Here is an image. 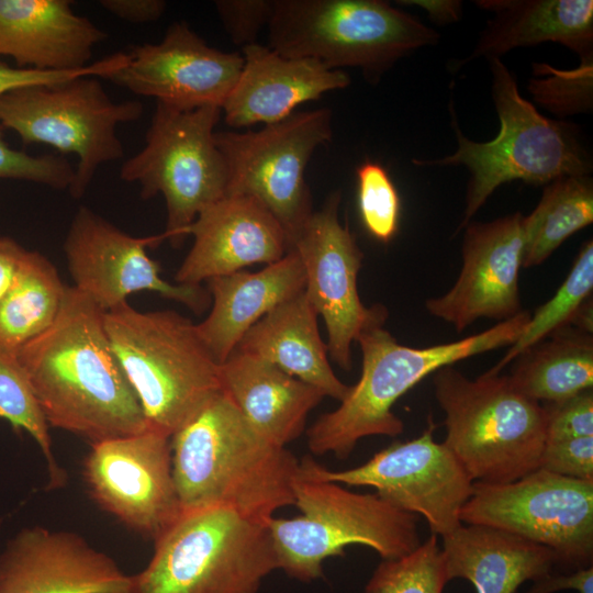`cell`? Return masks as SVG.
<instances>
[{"label":"cell","mask_w":593,"mask_h":593,"mask_svg":"<svg viewBox=\"0 0 593 593\" xmlns=\"http://www.w3.org/2000/svg\"><path fill=\"white\" fill-rule=\"evenodd\" d=\"M460 521L503 529L542 545L567 570L592 566L593 481L539 468L510 483L473 482Z\"/></svg>","instance_id":"obj_12"},{"label":"cell","mask_w":593,"mask_h":593,"mask_svg":"<svg viewBox=\"0 0 593 593\" xmlns=\"http://www.w3.org/2000/svg\"><path fill=\"white\" fill-rule=\"evenodd\" d=\"M212 306L198 333L221 365L245 333L271 310L305 289V273L291 248L259 271L238 270L206 281Z\"/></svg>","instance_id":"obj_25"},{"label":"cell","mask_w":593,"mask_h":593,"mask_svg":"<svg viewBox=\"0 0 593 593\" xmlns=\"http://www.w3.org/2000/svg\"><path fill=\"white\" fill-rule=\"evenodd\" d=\"M193 244L178 268L180 284L200 286L255 264H272L289 249L277 219L256 199L227 193L194 220Z\"/></svg>","instance_id":"obj_21"},{"label":"cell","mask_w":593,"mask_h":593,"mask_svg":"<svg viewBox=\"0 0 593 593\" xmlns=\"http://www.w3.org/2000/svg\"><path fill=\"white\" fill-rule=\"evenodd\" d=\"M513 361L510 381L537 402H557L593 388L592 332L564 326Z\"/></svg>","instance_id":"obj_29"},{"label":"cell","mask_w":593,"mask_h":593,"mask_svg":"<svg viewBox=\"0 0 593 593\" xmlns=\"http://www.w3.org/2000/svg\"><path fill=\"white\" fill-rule=\"evenodd\" d=\"M154 542L132 593H257L278 570L267 523L226 506L181 510Z\"/></svg>","instance_id":"obj_9"},{"label":"cell","mask_w":593,"mask_h":593,"mask_svg":"<svg viewBox=\"0 0 593 593\" xmlns=\"http://www.w3.org/2000/svg\"><path fill=\"white\" fill-rule=\"evenodd\" d=\"M143 104L114 102L94 76L18 88L0 99V126L27 144H45L78 157L69 192L79 199L97 169L123 157L120 124L137 121Z\"/></svg>","instance_id":"obj_11"},{"label":"cell","mask_w":593,"mask_h":593,"mask_svg":"<svg viewBox=\"0 0 593 593\" xmlns=\"http://www.w3.org/2000/svg\"><path fill=\"white\" fill-rule=\"evenodd\" d=\"M539 468L563 477L593 481V436L547 439Z\"/></svg>","instance_id":"obj_41"},{"label":"cell","mask_w":593,"mask_h":593,"mask_svg":"<svg viewBox=\"0 0 593 593\" xmlns=\"http://www.w3.org/2000/svg\"><path fill=\"white\" fill-rule=\"evenodd\" d=\"M332 111L294 112L259 131L215 132L228 172L227 193L259 201L289 237L313 212L305 181L306 166L317 147L333 135Z\"/></svg>","instance_id":"obj_13"},{"label":"cell","mask_w":593,"mask_h":593,"mask_svg":"<svg viewBox=\"0 0 593 593\" xmlns=\"http://www.w3.org/2000/svg\"><path fill=\"white\" fill-rule=\"evenodd\" d=\"M447 582L438 536L432 534L411 552L382 560L363 593H443Z\"/></svg>","instance_id":"obj_34"},{"label":"cell","mask_w":593,"mask_h":593,"mask_svg":"<svg viewBox=\"0 0 593 593\" xmlns=\"http://www.w3.org/2000/svg\"><path fill=\"white\" fill-rule=\"evenodd\" d=\"M530 315L522 311L475 335L422 348L401 345L383 328L384 322L365 327L356 338L362 353L361 376L337 409L321 415L307 428L310 451L346 459L365 437L402 434L404 423L392 412L402 395L443 367L512 346Z\"/></svg>","instance_id":"obj_4"},{"label":"cell","mask_w":593,"mask_h":593,"mask_svg":"<svg viewBox=\"0 0 593 593\" xmlns=\"http://www.w3.org/2000/svg\"><path fill=\"white\" fill-rule=\"evenodd\" d=\"M132 588L133 575L72 532L25 527L0 553V593H132Z\"/></svg>","instance_id":"obj_20"},{"label":"cell","mask_w":593,"mask_h":593,"mask_svg":"<svg viewBox=\"0 0 593 593\" xmlns=\"http://www.w3.org/2000/svg\"><path fill=\"white\" fill-rule=\"evenodd\" d=\"M83 478L100 507L155 540L180 514L170 436L153 427L91 445Z\"/></svg>","instance_id":"obj_17"},{"label":"cell","mask_w":593,"mask_h":593,"mask_svg":"<svg viewBox=\"0 0 593 593\" xmlns=\"http://www.w3.org/2000/svg\"><path fill=\"white\" fill-rule=\"evenodd\" d=\"M16 359L51 427L91 445L150 427L112 349L104 312L74 286H66L54 323Z\"/></svg>","instance_id":"obj_1"},{"label":"cell","mask_w":593,"mask_h":593,"mask_svg":"<svg viewBox=\"0 0 593 593\" xmlns=\"http://www.w3.org/2000/svg\"><path fill=\"white\" fill-rule=\"evenodd\" d=\"M342 195L334 191L289 237V248L300 257L304 292L325 322L328 355L344 370L353 368L351 346L367 326L384 322L387 309L367 307L357 278L363 254L354 234L338 219Z\"/></svg>","instance_id":"obj_15"},{"label":"cell","mask_w":593,"mask_h":593,"mask_svg":"<svg viewBox=\"0 0 593 593\" xmlns=\"http://www.w3.org/2000/svg\"><path fill=\"white\" fill-rule=\"evenodd\" d=\"M396 3L422 9L433 23L440 26L459 22L463 13L462 1L459 0H401Z\"/></svg>","instance_id":"obj_45"},{"label":"cell","mask_w":593,"mask_h":593,"mask_svg":"<svg viewBox=\"0 0 593 593\" xmlns=\"http://www.w3.org/2000/svg\"><path fill=\"white\" fill-rule=\"evenodd\" d=\"M27 249L0 235V301L13 284Z\"/></svg>","instance_id":"obj_44"},{"label":"cell","mask_w":593,"mask_h":593,"mask_svg":"<svg viewBox=\"0 0 593 593\" xmlns=\"http://www.w3.org/2000/svg\"><path fill=\"white\" fill-rule=\"evenodd\" d=\"M214 5L226 33L242 48L256 43L273 11V0H217Z\"/></svg>","instance_id":"obj_40"},{"label":"cell","mask_w":593,"mask_h":593,"mask_svg":"<svg viewBox=\"0 0 593 593\" xmlns=\"http://www.w3.org/2000/svg\"><path fill=\"white\" fill-rule=\"evenodd\" d=\"M448 581H470L477 593H514L557 566L555 552L513 533L485 525H460L443 537Z\"/></svg>","instance_id":"obj_27"},{"label":"cell","mask_w":593,"mask_h":593,"mask_svg":"<svg viewBox=\"0 0 593 593\" xmlns=\"http://www.w3.org/2000/svg\"><path fill=\"white\" fill-rule=\"evenodd\" d=\"M221 116L219 107L180 111L157 103L144 147L121 167V179L137 182L142 199L164 197V235L175 247L197 216L227 192V166L214 138Z\"/></svg>","instance_id":"obj_10"},{"label":"cell","mask_w":593,"mask_h":593,"mask_svg":"<svg viewBox=\"0 0 593 593\" xmlns=\"http://www.w3.org/2000/svg\"><path fill=\"white\" fill-rule=\"evenodd\" d=\"M104 326L150 427L171 437L222 391L220 363L197 324L178 312H142L126 302L104 312Z\"/></svg>","instance_id":"obj_6"},{"label":"cell","mask_w":593,"mask_h":593,"mask_svg":"<svg viewBox=\"0 0 593 593\" xmlns=\"http://www.w3.org/2000/svg\"><path fill=\"white\" fill-rule=\"evenodd\" d=\"M0 418L16 429L26 430L36 441L46 460L48 488L67 483V473L53 452L49 425L42 406L21 368L16 356L0 351Z\"/></svg>","instance_id":"obj_33"},{"label":"cell","mask_w":593,"mask_h":593,"mask_svg":"<svg viewBox=\"0 0 593 593\" xmlns=\"http://www.w3.org/2000/svg\"><path fill=\"white\" fill-rule=\"evenodd\" d=\"M222 391L270 443L286 447L304 432L311 411L325 396L275 365L233 351L220 365Z\"/></svg>","instance_id":"obj_26"},{"label":"cell","mask_w":593,"mask_h":593,"mask_svg":"<svg viewBox=\"0 0 593 593\" xmlns=\"http://www.w3.org/2000/svg\"><path fill=\"white\" fill-rule=\"evenodd\" d=\"M317 312L305 292L284 301L242 337L234 351L264 359L290 376L342 402L350 385L342 382L328 361Z\"/></svg>","instance_id":"obj_28"},{"label":"cell","mask_w":593,"mask_h":593,"mask_svg":"<svg viewBox=\"0 0 593 593\" xmlns=\"http://www.w3.org/2000/svg\"><path fill=\"white\" fill-rule=\"evenodd\" d=\"M314 460L303 457L293 480L300 515L273 516L267 522L278 569L311 582L323 577V562L343 555L347 546L369 547L385 560L402 557L421 544L417 515L398 510L377 493L349 491L320 478Z\"/></svg>","instance_id":"obj_5"},{"label":"cell","mask_w":593,"mask_h":593,"mask_svg":"<svg viewBox=\"0 0 593 593\" xmlns=\"http://www.w3.org/2000/svg\"><path fill=\"white\" fill-rule=\"evenodd\" d=\"M432 416L416 438L395 441L355 468L332 471L314 460L316 474L351 486H371L390 505L422 515L432 534L441 538L462 523L460 512L473 480L444 444L434 439Z\"/></svg>","instance_id":"obj_14"},{"label":"cell","mask_w":593,"mask_h":593,"mask_svg":"<svg viewBox=\"0 0 593 593\" xmlns=\"http://www.w3.org/2000/svg\"><path fill=\"white\" fill-rule=\"evenodd\" d=\"M130 60L128 53H115L99 59L82 70L77 71H42L10 66L0 60V99L9 91L37 85H52L80 76L108 78L124 68Z\"/></svg>","instance_id":"obj_38"},{"label":"cell","mask_w":593,"mask_h":593,"mask_svg":"<svg viewBox=\"0 0 593 593\" xmlns=\"http://www.w3.org/2000/svg\"><path fill=\"white\" fill-rule=\"evenodd\" d=\"M546 440L593 436V389L542 404Z\"/></svg>","instance_id":"obj_39"},{"label":"cell","mask_w":593,"mask_h":593,"mask_svg":"<svg viewBox=\"0 0 593 593\" xmlns=\"http://www.w3.org/2000/svg\"><path fill=\"white\" fill-rule=\"evenodd\" d=\"M107 34L68 0H0V56L19 68L77 71Z\"/></svg>","instance_id":"obj_23"},{"label":"cell","mask_w":593,"mask_h":593,"mask_svg":"<svg viewBox=\"0 0 593 593\" xmlns=\"http://www.w3.org/2000/svg\"><path fill=\"white\" fill-rule=\"evenodd\" d=\"M166 239L164 233L135 237L121 231L87 206L75 214L64 242V253L74 287L103 312L127 302L139 291H150L177 301L195 314L211 302L201 286L172 284L160 276L147 248Z\"/></svg>","instance_id":"obj_16"},{"label":"cell","mask_w":593,"mask_h":593,"mask_svg":"<svg viewBox=\"0 0 593 593\" xmlns=\"http://www.w3.org/2000/svg\"><path fill=\"white\" fill-rule=\"evenodd\" d=\"M65 290L52 261L27 250L0 301V351L16 356L23 345L46 331L59 313Z\"/></svg>","instance_id":"obj_30"},{"label":"cell","mask_w":593,"mask_h":593,"mask_svg":"<svg viewBox=\"0 0 593 593\" xmlns=\"http://www.w3.org/2000/svg\"><path fill=\"white\" fill-rule=\"evenodd\" d=\"M534 582L526 593H553L561 590L593 593V568L591 566L569 573H552L551 571Z\"/></svg>","instance_id":"obj_43"},{"label":"cell","mask_w":593,"mask_h":593,"mask_svg":"<svg viewBox=\"0 0 593 593\" xmlns=\"http://www.w3.org/2000/svg\"><path fill=\"white\" fill-rule=\"evenodd\" d=\"M128 64L109 78L135 94L176 110L222 105L243 68V56L205 43L184 21L159 43L134 46Z\"/></svg>","instance_id":"obj_18"},{"label":"cell","mask_w":593,"mask_h":593,"mask_svg":"<svg viewBox=\"0 0 593 593\" xmlns=\"http://www.w3.org/2000/svg\"><path fill=\"white\" fill-rule=\"evenodd\" d=\"M592 222L591 176H564L545 184L538 204L524 216L523 268L542 264L568 237Z\"/></svg>","instance_id":"obj_31"},{"label":"cell","mask_w":593,"mask_h":593,"mask_svg":"<svg viewBox=\"0 0 593 593\" xmlns=\"http://www.w3.org/2000/svg\"><path fill=\"white\" fill-rule=\"evenodd\" d=\"M181 510L226 506L260 523L294 505L300 460L261 436L223 392L170 437Z\"/></svg>","instance_id":"obj_2"},{"label":"cell","mask_w":593,"mask_h":593,"mask_svg":"<svg viewBox=\"0 0 593 593\" xmlns=\"http://www.w3.org/2000/svg\"><path fill=\"white\" fill-rule=\"evenodd\" d=\"M489 61L491 97L499 118L497 134L488 142L463 135L452 102L449 105L457 149L439 159H416L418 167L463 166L469 171L462 230L502 184L523 181L545 186L564 176H590L593 159L580 128L549 119L518 91L514 74L501 58Z\"/></svg>","instance_id":"obj_3"},{"label":"cell","mask_w":593,"mask_h":593,"mask_svg":"<svg viewBox=\"0 0 593 593\" xmlns=\"http://www.w3.org/2000/svg\"><path fill=\"white\" fill-rule=\"evenodd\" d=\"M101 8L131 23H149L159 20L167 8L164 0H101Z\"/></svg>","instance_id":"obj_42"},{"label":"cell","mask_w":593,"mask_h":593,"mask_svg":"<svg viewBox=\"0 0 593 593\" xmlns=\"http://www.w3.org/2000/svg\"><path fill=\"white\" fill-rule=\"evenodd\" d=\"M433 383L445 413L443 443L474 482L510 483L539 469L545 411L508 376L486 371L471 380L446 366L434 372Z\"/></svg>","instance_id":"obj_7"},{"label":"cell","mask_w":593,"mask_h":593,"mask_svg":"<svg viewBox=\"0 0 593 593\" xmlns=\"http://www.w3.org/2000/svg\"><path fill=\"white\" fill-rule=\"evenodd\" d=\"M493 13L468 57L456 60L458 70L469 63L500 58L515 48L558 43L579 55L593 57L592 0H478Z\"/></svg>","instance_id":"obj_24"},{"label":"cell","mask_w":593,"mask_h":593,"mask_svg":"<svg viewBox=\"0 0 593 593\" xmlns=\"http://www.w3.org/2000/svg\"><path fill=\"white\" fill-rule=\"evenodd\" d=\"M269 47L331 69L359 68L372 81L440 35L382 0H273Z\"/></svg>","instance_id":"obj_8"},{"label":"cell","mask_w":593,"mask_h":593,"mask_svg":"<svg viewBox=\"0 0 593 593\" xmlns=\"http://www.w3.org/2000/svg\"><path fill=\"white\" fill-rule=\"evenodd\" d=\"M242 56L239 77L222 105L225 123L232 127L280 122L300 104L350 83L340 69L287 57L257 43L243 47Z\"/></svg>","instance_id":"obj_22"},{"label":"cell","mask_w":593,"mask_h":593,"mask_svg":"<svg viewBox=\"0 0 593 593\" xmlns=\"http://www.w3.org/2000/svg\"><path fill=\"white\" fill-rule=\"evenodd\" d=\"M593 243L586 240L573 266L555 295L539 306L504 357L491 369L500 373L519 354L564 326H575L589 332L592 323Z\"/></svg>","instance_id":"obj_32"},{"label":"cell","mask_w":593,"mask_h":593,"mask_svg":"<svg viewBox=\"0 0 593 593\" xmlns=\"http://www.w3.org/2000/svg\"><path fill=\"white\" fill-rule=\"evenodd\" d=\"M356 175L361 221L371 236L381 243H389L398 232L400 219L396 188L388 171L376 161H363Z\"/></svg>","instance_id":"obj_36"},{"label":"cell","mask_w":593,"mask_h":593,"mask_svg":"<svg viewBox=\"0 0 593 593\" xmlns=\"http://www.w3.org/2000/svg\"><path fill=\"white\" fill-rule=\"evenodd\" d=\"M462 238V267L452 288L428 299V313L458 333L481 317L503 322L522 312L519 270L524 256V215L470 221Z\"/></svg>","instance_id":"obj_19"},{"label":"cell","mask_w":593,"mask_h":593,"mask_svg":"<svg viewBox=\"0 0 593 593\" xmlns=\"http://www.w3.org/2000/svg\"><path fill=\"white\" fill-rule=\"evenodd\" d=\"M35 182L57 190L70 189L75 169L61 155L32 156L13 149L3 137L0 126V180Z\"/></svg>","instance_id":"obj_37"},{"label":"cell","mask_w":593,"mask_h":593,"mask_svg":"<svg viewBox=\"0 0 593 593\" xmlns=\"http://www.w3.org/2000/svg\"><path fill=\"white\" fill-rule=\"evenodd\" d=\"M527 89L536 104L558 120L593 110V57L572 69L533 63Z\"/></svg>","instance_id":"obj_35"}]
</instances>
